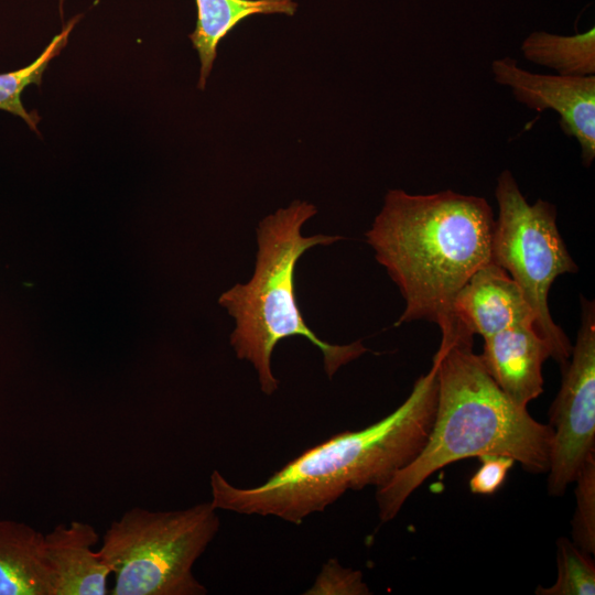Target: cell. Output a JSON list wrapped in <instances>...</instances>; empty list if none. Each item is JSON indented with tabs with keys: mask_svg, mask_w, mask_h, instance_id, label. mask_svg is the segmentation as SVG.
<instances>
[{
	"mask_svg": "<svg viewBox=\"0 0 595 595\" xmlns=\"http://www.w3.org/2000/svg\"><path fill=\"white\" fill-rule=\"evenodd\" d=\"M437 402L436 365L414 383L405 401L378 422L344 431L305 450L264 483L240 488L210 475L212 502L241 515L274 516L301 524L347 490L380 488L423 448Z\"/></svg>",
	"mask_w": 595,
	"mask_h": 595,
	"instance_id": "cell-1",
	"label": "cell"
},
{
	"mask_svg": "<svg viewBox=\"0 0 595 595\" xmlns=\"http://www.w3.org/2000/svg\"><path fill=\"white\" fill-rule=\"evenodd\" d=\"M437 402L431 431L418 456L377 488L382 522L392 520L433 473L484 454L506 455L531 473H547L553 431L512 402L473 351V335L458 321L441 329Z\"/></svg>",
	"mask_w": 595,
	"mask_h": 595,
	"instance_id": "cell-2",
	"label": "cell"
},
{
	"mask_svg": "<svg viewBox=\"0 0 595 595\" xmlns=\"http://www.w3.org/2000/svg\"><path fill=\"white\" fill-rule=\"evenodd\" d=\"M494 227L483 197L388 191L366 238L405 301L396 325L425 320L442 328L453 322L455 295L491 261Z\"/></svg>",
	"mask_w": 595,
	"mask_h": 595,
	"instance_id": "cell-3",
	"label": "cell"
},
{
	"mask_svg": "<svg viewBox=\"0 0 595 595\" xmlns=\"http://www.w3.org/2000/svg\"><path fill=\"white\" fill-rule=\"evenodd\" d=\"M314 205L294 201L286 208L263 218L257 228L258 252L251 279L236 284L219 298V304L235 318L230 344L239 359L252 364L260 389L272 394L279 386L271 357L279 342L303 336L322 355L328 378L344 365L368 351L360 340L347 345L321 339L305 323L294 293V272L300 257L310 248L332 245L342 236L303 237V224L316 214Z\"/></svg>",
	"mask_w": 595,
	"mask_h": 595,
	"instance_id": "cell-4",
	"label": "cell"
},
{
	"mask_svg": "<svg viewBox=\"0 0 595 595\" xmlns=\"http://www.w3.org/2000/svg\"><path fill=\"white\" fill-rule=\"evenodd\" d=\"M217 510L212 501L169 511L134 507L113 520L97 550L115 577L109 594H207L193 566L219 530Z\"/></svg>",
	"mask_w": 595,
	"mask_h": 595,
	"instance_id": "cell-5",
	"label": "cell"
},
{
	"mask_svg": "<svg viewBox=\"0 0 595 595\" xmlns=\"http://www.w3.org/2000/svg\"><path fill=\"white\" fill-rule=\"evenodd\" d=\"M498 218L491 238L490 260L520 286L534 316V329L547 342L551 357L562 369L572 345L552 320L548 304L554 280L577 271L556 225V209L539 198L529 204L516 178L502 171L495 188Z\"/></svg>",
	"mask_w": 595,
	"mask_h": 595,
	"instance_id": "cell-6",
	"label": "cell"
},
{
	"mask_svg": "<svg viewBox=\"0 0 595 595\" xmlns=\"http://www.w3.org/2000/svg\"><path fill=\"white\" fill-rule=\"evenodd\" d=\"M581 326L550 410L553 431L548 493L562 496L595 454V306L581 296Z\"/></svg>",
	"mask_w": 595,
	"mask_h": 595,
	"instance_id": "cell-7",
	"label": "cell"
},
{
	"mask_svg": "<svg viewBox=\"0 0 595 595\" xmlns=\"http://www.w3.org/2000/svg\"><path fill=\"white\" fill-rule=\"evenodd\" d=\"M497 84L508 87L513 97L531 110L551 109L559 115L560 128L574 138L584 166L595 158V75H543L518 66L512 57L493 61Z\"/></svg>",
	"mask_w": 595,
	"mask_h": 595,
	"instance_id": "cell-8",
	"label": "cell"
},
{
	"mask_svg": "<svg viewBox=\"0 0 595 595\" xmlns=\"http://www.w3.org/2000/svg\"><path fill=\"white\" fill-rule=\"evenodd\" d=\"M549 357V345L530 322L516 324L484 338L479 355L496 385L522 408L542 393V365Z\"/></svg>",
	"mask_w": 595,
	"mask_h": 595,
	"instance_id": "cell-9",
	"label": "cell"
},
{
	"mask_svg": "<svg viewBox=\"0 0 595 595\" xmlns=\"http://www.w3.org/2000/svg\"><path fill=\"white\" fill-rule=\"evenodd\" d=\"M452 315L483 338L534 316L520 286L506 270L488 262L479 268L454 298Z\"/></svg>",
	"mask_w": 595,
	"mask_h": 595,
	"instance_id": "cell-10",
	"label": "cell"
},
{
	"mask_svg": "<svg viewBox=\"0 0 595 595\" xmlns=\"http://www.w3.org/2000/svg\"><path fill=\"white\" fill-rule=\"evenodd\" d=\"M96 529L83 521L60 523L44 534V554L53 595H106L111 574L93 547L98 542Z\"/></svg>",
	"mask_w": 595,
	"mask_h": 595,
	"instance_id": "cell-11",
	"label": "cell"
},
{
	"mask_svg": "<svg viewBox=\"0 0 595 595\" xmlns=\"http://www.w3.org/2000/svg\"><path fill=\"white\" fill-rule=\"evenodd\" d=\"M0 595H53L44 533L0 519Z\"/></svg>",
	"mask_w": 595,
	"mask_h": 595,
	"instance_id": "cell-12",
	"label": "cell"
},
{
	"mask_svg": "<svg viewBox=\"0 0 595 595\" xmlns=\"http://www.w3.org/2000/svg\"><path fill=\"white\" fill-rule=\"evenodd\" d=\"M197 21L190 34L201 61L198 87L203 89L223 39L242 20L256 14L281 13L293 15L296 3L292 0H195Z\"/></svg>",
	"mask_w": 595,
	"mask_h": 595,
	"instance_id": "cell-13",
	"label": "cell"
},
{
	"mask_svg": "<svg viewBox=\"0 0 595 595\" xmlns=\"http://www.w3.org/2000/svg\"><path fill=\"white\" fill-rule=\"evenodd\" d=\"M523 57L563 76L595 75V29L575 35L534 31L521 43Z\"/></svg>",
	"mask_w": 595,
	"mask_h": 595,
	"instance_id": "cell-14",
	"label": "cell"
},
{
	"mask_svg": "<svg viewBox=\"0 0 595 595\" xmlns=\"http://www.w3.org/2000/svg\"><path fill=\"white\" fill-rule=\"evenodd\" d=\"M77 19L78 17L71 20L33 63L14 72L0 74V109L21 117L34 131H37L40 117L35 111L29 112L24 108L22 93L30 85H41L44 71L67 44Z\"/></svg>",
	"mask_w": 595,
	"mask_h": 595,
	"instance_id": "cell-15",
	"label": "cell"
},
{
	"mask_svg": "<svg viewBox=\"0 0 595 595\" xmlns=\"http://www.w3.org/2000/svg\"><path fill=\"white\" fill-rule=\"evenodd\" d=\"M556 564L555 582L549 587H537V595L595 594V564L591 554L565 537L556 541Z\"/></svg>",
	"mask_w": 595,
	"mask_h": 595,
	"instance_id": "cell-16",
	"label": "cell"
},
{
	"mask_svg": "<svg viewBox=\"0 0 595 595\" xmlns=\"http://www.w3.org/2000/svg\"><path fill=\"white\" fill-rule=\"evenodd\" d=\"M576 509L572 520L573 542L587 554L595 553V454L581 466L576 478Z\"/></svg>",
	"mask_w": 595,
	"mask_h": 595,
	"instance_id": "cell-17",
	"label": "cell"
},
{
	"mask_svg": "<svg viewBox=\"0 0 595 595\" xmlns=\"http://www.w3.org/2000/svg\"><path fill=\"white\" fill-rule=\"evenodd\" d=\"M304 594L307 595H368L369 587L363 580V573L342 566L336 559L323 564L314 584Z\"/></svg>",
	"mask_w": 595,
	"mask_h": 595,
	"instance_id": "cell-18",
	"label": "cell"
},
{
	"mask_svg": "<svg viewBox=\"0 0 595 595\" xmlns=\"http://www.w3.org/2000/svg\"><path fill=\"white\" fill-rule=\"evenodd\" d=\"M478 458L480 466L469 479V489L477 495H493L505 483L515 459L498 454H484Z\"/></svg>",
	"mask_w": 595,
	"mask_h": 595,
	"instance_id": "cell-19",
	"label": "cell"
}]
</instances>
